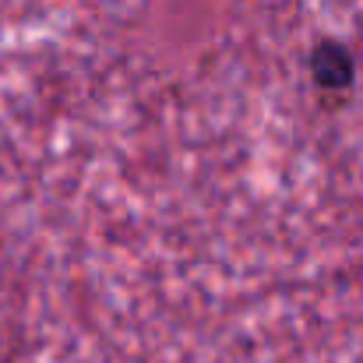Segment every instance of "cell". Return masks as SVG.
<instances>
[{
    "label": "cell",
    "instance_id": "cell-1",
    "mask_svg": "<svg viewBox=\"0 0 363 363\" xmlns=\"http://www.w3.org/2000/svg\"><path fill=\"white\" fill-rule=\"evenodd\" d=\"M307 71L318 92L325 96H346L357 85V53L339 35H321L307 53Z\"/></svg>",
    "mask_w": 363,
    "mask_h": 363
}]
</instances>
